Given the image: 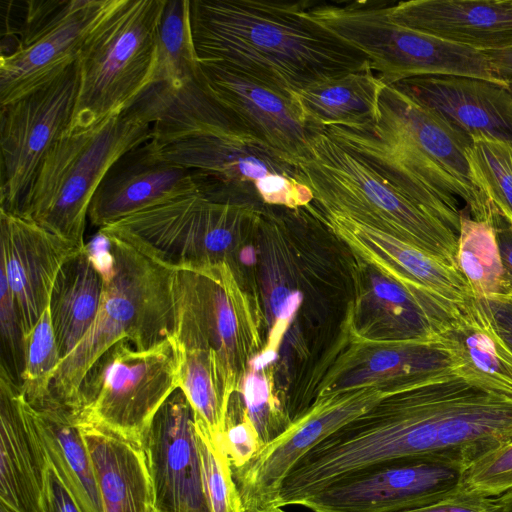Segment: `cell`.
Returning a JSON list of instances; mask_svg holds the SVG:
<instances>
[{"label":"cell","instance_id":"14","mask_svg":"<svg viewBox=\"0 0 512 512\" xmlns=\"http://www.w3.org/2000/svg\"><path fill=\"white\" fill-rule=\"evenodd\" d=\"M79 90L75 61L0 111L2 209L16 214L50 147L71 124Z\"/></svg>","mask_w":512,"mask_h":512},{"label":"cell","instance_id":"2","mask_svg":"<svg viewBox=\"0 0 512 512\" xmlns=\"http://www.w3.org/2000/svg\"><path fill=\"white\" fill-rule=\"evenodd\" d=\"M311 2L190 0L198 61L217 62L288 95L370 65L307 12Z\"/></svg>","mask_w":512,"mask_h":512},{"label":"cell","instance_id":"19","mask_svg":"<svg viewBox=\"0 0 512 512\" xmlns=\"http://www.w3.org/2000/svg\"><path fill=\"white\" fill-rule=\"evenodd\" d=\"M0 247V270L13 294L25 337L49 306L61 268L84 247L2 208Z\"/></svg>","mask_w":512,"mask_h":512},{"label":"cell","instance_id":"30","mask_svg":"<svg viewBox=\"0 0 512 512\" xmlns=\"http://www.w3.org/2000/svg\"><path fill=\"white\" fill-rule=\"evenodd\" d=\"M103 287V275L87 245L61 268L49 309L62 360L75 349L94 323Z\"/></svg>","mask_w":512,"mask_h":512},{"label":"cell","instance_id":"39","mask_svg":"<svg viewBox=\"0 0 512 512\" xmlns=\"http://www.w3.org/2000/svg\"><path fill=\"white\" fill-rule=\"evenodd\" d=\"M222 444L231 468H239L249 462L263 443L242 406L229 407Z\"/></svg>","mask_w":512,"mask_h":512},{"label":"cell","instance_id":"21","mask_svg":"<svg viewBox=\"0 0 512 512\" xmlns=\"http://www.w3.org/2000/svg\"><path fill=\"white\" fill-rule=\"evenodd\" d=\"M353 345L339 357L317 396L366 387L392 388L433 372L457 368L451 345L441 336L378 341L354 335Z\"/></svg>","mask_w":512,"mask_h":512},{"label":"cell","instance_id":"37","mask_svg":"<svg viewBox=\"0 0 512 512\" xmlns=\"http://www.w3.org/2000/svg\"><path fill=\"white\" fill-rule=\"evenodd\" d=\"M461 488L468 492L498 497L512 489V441L467 467Z\"/></svg>","mask_w":512,"mask_h":512},{"label":"cell","instance_id":"27","mask_svg":"<svg viewBox=\"0 0 512 512\" xmlns=\"http://www.w3.org/2000/svg\"><path fill=\"white\" fill-rule=\"evenodd\" d=\"M440 335L451 345L461 375L512 398V349L480 299L474 296L464 302L453 323Z\"/></svg>","mask_w":512,"mask_h":512},{"label":"cell","instance_id":"44","mask_svg":"<svg viewBox=\"0 0 512 512\" xmlns=\"http://www.w3.org/2000/svg\"><path fill=\"white\" fill-rule=\"evenodd\" d=\"M498 77L512 91V48L484 51Z\"/></svg>","mask_w":512,"mask_h":512},{"label":"cell","instance_id":"18","mask_svg":"<svg viewBox=\"0 0 512 512\" xmlns=\"http://www.w3.org/2000/svg\"><path fill=\"white\" fill-rule=\"evenodd\" d=\"M199 79L248 134L297 163L307 156L310 129L294 96L217 62L199 61Z\"/></svg>","mask_w":512,"mask_h":512},{"label":"cell","instance_id":"9","mask_svg":"<svg viewBox=\"0 0 512 512\" xmlns=\"http://www.w3.org/2000/svg\"><path fill=\"white\" fill-rule=\"evenodd\" d=\"M390 3H310L308 15L361 51L387 85L431 75L485 79L507 87L483 52L395 22Z\"/></svg>","mask_w":512,"mask_h":512},{"label":"cell","instance_id":"43","mask_svg":"<svg viewBox=\"0 0 512 512\" xmlns=\"http://www.w3.org/2000/svg\"><path fill=\"white\" fill-rule=\"evenodd\" d=\"M493 226L503 266L512 279V226L499 215Z\"/></svg>","mask_w":512,"mask_h":512},{"label":"cell","instance_id":"32","mask_svg":"<svg viewBox=\"0 0 512 512\" xmlns=\"http://www.w3.org/2000/svg\"><path fill=\"white\" fill-rule=\"evenodd\" d=\"M198 73L199 61L192 35L190 0H166L158 26L156 62L151 84L164 83L176 87L197 78Z\"/></svg>","mask_w":512,"mask_h":512},{"label":"cell","instance_id":"12","mask_svg":"<svg viewBox=\"0 0 512 512\" xmlns=\"http://www.w3.org/2000/svg\"><path fill=\"white\" fill-rule=\"evenodd\" d=\"M181 369L182 352L173 335L148 349L122 339L86 374L76 415L140 442L161 406L180 389Z\"/></svg>","mask_w":512,"mask_h":512},{"label":"cell","instance_id":"40","mask_svg":"<svg viewBox=\"0 0 512 512\" xmlns=\"http://www.w3.org/2000/svg\"><path fill=\"white\" fill-rule=\"evenodd\" d=\"M403 512H501L496 497H487L460 489L433 504Z\"/></svg>","mask_w":512,"mask_h":512},{"label":"cell","instance_id":"8","mask_svg":"<svg viewBox=\"0 0 512 512\" xmlns=\"http://www.w3.org/2000/svg\"><path fill=\"white\" fill-rule=\"evenodd\" d=\"M166 0H118L86 38L79 90L67 132L91 128L126 110L151 84Z\"/></svg>","mask_w":512,"mask_h":512},{"label":"cell","instance_id":"34","mask_svg":"<svg viewBox=\"0 0 512 512\" xmlns=\"http://www.w3.org/2000/svg\"><path fill=\"white\" fill-rule=\"evenodd\" d=\"M62 358L59 354L49 306L24 337V368L21 391L30 405L44 401Z\"/></svg>","mask_w":512,"mask_h":512},{"label":"cell","instance_id":"11","mask_svg":"<svg viewBox=\"0 0 512 512\" xmlns=\"http://www.w3.org/2000/svg\"><path fill=\"white\" fill-rule=\"evenodd\" d=\"M174 294V338L181 347L215 355L230 402L251 361L264 349L247 294L226 261L177 270Z\"/></svg>","mask_w":512,"mask_h":512},{"label":"cell","instance_id":"4","mask_svg":"<svg viewBox=\"0 0 512 512\" xmlns=\"http://www.w3.org/2000/svg\"><path fill=\"white\" fill-rule=\"evenodd\" d=\"M86 245L103 275L100 306L83 339L61 361L47 397L74 413L86 374L108 349L125 338L148 349L173 335L175 323L176 270L100 232Z\"/></svg>","mask_w":512,"mask_h":512},{"label":"cell","instance_id":"26","mask_svg":"<svg viewBox=\"0 0 512 512\" xmlns=\"http://www.w3.org/2000/svg\"><path fill=\"white\" fill-rule=\"evenodd\" d=\"M78 425L94 465L104 512H155L140 442L96 422L78 419Z\"/></svg>","mask_w":512,"mask_h":512},{"label":"cell","instance_id":"10","mask_svg":"<svg viewBox=\"0 0 512 512\" xmlns=\"http://www.w3.org/2000/svg\"><path fill=\"white\" fill-rule=\"evenodd\" d=\"M263 212L190 194L131 214L98 232L129 244L174 270L229 262L235 248L257 232Z\"/></svg>","mask_w":512,"mask_h":512},{"label":"cell","instance_id":"24","mask_svg":"<svg viewBox=\"0 0 512 512\" xmlns=\"http://www.w3.org/2000/svg\"><path fill=\"white\" fill-rule=\"evenodd\" d=\"M471 138L512 145V91L491 81L454 75L414 77L392 84Z\"/></svg>","mask_w":512,"mask_h":512},{"label":"cell","instance_id":"25","mask_svg":"<svg viewBox=\"0 0 512 512\" xmlns=\"http://www.w3.org/2000/svg\"><path fill=\"white\" fill-rule=\"evenodd\" d=\"M389 12L399 24L480 52L512 48V0H410Z\"/></svg>","mask_w":512,"mask_h":512},{"label":"cell","instance_id":"29","mask_svg":"<svg viewBox=\"0 0 512 512\" xmlns=\"http://www.w3.org/2000/svg\"><path fill=\"white\" fill-rule=\"evenodd\" d=\"M386 85L369 65L316 83L294 99L308 128L359 127L377 120Z\"/></svg>","mask_w":512,"mask_h":512},{"label":"cell","instance_id":"15","mask_svg":"<svg viewBox=\"0 0 512 512\" xmlns=\"http://www.w3.org/2000/svg\"><path fill=\"white\" fill-rule=\"evenodd\" d=\"M117 3L31 2L19 45L0 58V104L24 96L77 61L86 38Z\"/></svg>","mask_w":512,"mask_h":512},{"label":"cell","instance_id":"41","mask_svg":"<svg viewBox=\"0 0 512 512\" xmlns=\"http://www.w3.org/2000/svg\"><path fill=\"white\" fill-rule=\"evenodd\" d=\"M41 512H81L50 463L46 473Z\"/></svg>","mask_w":512,"mask_h":512},{"label":"cell","instance_id":"22","mask_svg":"<svg viewBox=\"0 0 512 512\" xmlns=\"http://www.w3.org/2000/svg\"><path fill=\"white\" fill-rule=\"evenodd\" d=\"M49 461L21 385L0 365V504L41 512Z\"/></svg>","mask_w":512,"mask_h":512},{"label":"cell","instance_id":"16","mask_svg":"<svg viewBox=\"0 0 512 512\" xmlns=\"http://www.w3.org/2000/svg\"><path fill=\"white\" fill-rule=\"evenodd\" d=\"M464 470L424 460L395 461L337 482L300 506L313 512H403L457 492Z\"/></svg>","mask_w":512,"mask_h":512},{"label":"cell","instance_id":"38","mask_svg":"<svg viewBox=\"0 0 512 512\" xmlns=\"http://www.w3.org/2000/svg\"><path fill=\"white\" fill-rule=\"evenodd\" d=\"M1 364L21 385L24 368V335L13 294L5 274L0 272Z\"/></svg>","mask_w":512,"mask_h":512},{"label":"cell","instance_id":"42","mask_svg":"<svg viewBox=\"0 0 512 512\" xmlns=\"http://www.w3.org/2000/svg\"><path fill=\"white\" fill-rule=\"evenodd\" d=\"M480 300L491 317L498 333L512 349V301L508 298Z\"/></svg>","mask_w":512,"mask_h":512},{"label":"cell","instance_id":"45","mask_svg":"<svg viewBox=\"0 0 512 512\" xmlns=\"http://www.w3.org/2000/svg\"><path fill=\"white\" fill-rule=\"evenodd\" d=\"M501 512H512V489L496 497Z\"/></svg>","mask_w":512,"mask_h":512},{"label":"cell","instance_id":"33","mask_svg":"<svg viewBox=\"0 0 512 512\" xmlns=\"http://www.w3.org/2000/svg\"><path fill=\"white\" fill-rule=\"evenodd\" d=\"M467 158L477 187L497 215L512 226V145L476 136Z\"/></svg>","mask_w":512,"mask_h":512},{"label":"cell","instance_id":"48","mask_svg":"<svg viewBox=\"0 0 512 512\" xmlns=\"http://www.w3.org/2000/svg\"><path fill=\"white\" fill-rule=\"evenodd\" d=\"M508 299H510L512 301V296L510 298H508Z\"/></svg>","mask_w":512,"mask_h":512},{"label":"cell","instance_id":"28","mask_svg":"<svg viewBox=\"0 0 512 512\" xmlns=\"http://www.w3.org/2000/svg\"><path fill=\"white\" fill-rule=\"evenodd\" d=\"M30 407L48 461L81 512H104L94 465L77 415L50 398Z\"/></svg>","mask_w":512,"mask_h":512},{"label":"cell","instance_id":"17","mask_svg":"<svg viewBox=\"0 0 512 512\" xmlns=\"http://www.w3.org/2000/svg\"><path fill=\"white\" fill-rule=\"evenodd\" d=\"M140 445L151 480L155 512H210L194 413L180 389L155 414Z\"/></svg>","mask_w":512,"mask_h":512},{"label":"cell","instance_id":"1","mask_svg":"<svg viewBox=\"0 0 512 512\" xmlns=\"http://www.w3.org/2000/svg\"><path fill=\"white\" fill-rule=\"evenodd\" d=\"M512 441V398L476 384L457 368L400 385L316 445L284 482L300 504L353 475L401 460L466 469Z\"/></svg>","mask_w":512,"mask_h":512},{"label":"cell","instance_id":"7","mask_svg":"<svg viewBox=\"0 0 512 512\" xmlns=\"http://www.w3.org/2000/svg\"><path fill=\"white\" fill-rule=\"evenodd\" d=\"M149 144L161 159L191 170L208 200L262 212L298 210L314 201L298 163L250 134L197 132Z\"/></svg>","mask_w":512,"mask_h":512},{"label":"cell","instance_id":"23","mask_svg":"<svg viewBox=\"0 0 512 512\" xmlns=\"http://www.w3.org/2000/svg\"><path fill=\"white\" fill-rule=\"evenodd\" d=\"M196 193L199 191L193 172L158 157L148 141L111 166L92 198L88 219L100 229L136 212Z\"/></svg>","mask_w":512,"mask_h":512},{"label":"cell","instance_id":"13","mask_svg":"<svg viewBox=\"0 0 512 512\" xmlns=\"http://www.w3.org/2000/svg\"><path fill=\"white\" fill-rule=\"evenodd\" d=\"M366 387L317 396L279 436L266 443L245 465L231 468L243 512L278 508L282 485L297 463L316 445L393 393Z\"/></svg>","mask_w":512,"mask_h":512},{"label":"cell","instance_id":"31","mask_svg":"<svg viewBox=\"0 0 512 512\" xmlns=\"http://www.w3.org/2000/svg\"><path fill=\"white\" fill-rule=\"evenodd\" d=\"M457 264L476 298L512 296V279L503 266L493 224L475 220L463 211Z\"/></svg>","mask_w":512,"mask_h":512},{"label":"cell","instance_id":"47","mask_svg":"<svg viewBox=\"0 0 512 512\" xmlns=\"http://www.w3.org/2000/svg\"><path fill=\"white\" fill-rule=\"evenodd\" d=\"M267 512H286V511L283 510V508H277V509H273V510H270V511H267Z\"/></svg>","mask_w":512,"mask_h":512},{"label":"cell","instance_id":"36","mask_svg":"<svg viewBox=\"0 0 512 512\" xmlns=\"http://www.w3.org/2000/svg\"><path fill=\"white\" fill-rule=\"evenodd\" d=\"M202 477L210 512H243L231 464L223 444H216L197 427Z\"/></svg>","mask_w":512,"mask_h":512},{"label":"cell","instance_id":"35","mask_svg":"<svg viewBox=\"0 0 512 512\" xmlns=\"http://www.w3.org/2000/svg\"><path fill=\"white\" fill-rule=\"evenodd\" d=\"M264 369L249 366L239 392L242 395L241 406L263 445L279 436L292 422L289 413L281 408L273 394L271 377Z\"/></svg>","mask_w":512,"mask_h":512},{"label":"cell","instance_id":"5","mask_svg":"<svg viewBox=\"0 0 512 512\" xmlns=\"http://www.w3.org/2000/svg\"><path fill=\"white\" fill-rule=\"evenodd\" d=\"M298 165L316 206L385 232L458 268V235L323 129L310 128L308 154Z\"/></svg>","mask_w":512,"mask_h":512},{"label":"cell","instance_id":"6","mask_svg":"<svg viewBox=\"0 0 512 512\" xmlns=\"http://www.w3.org/2000/svg\"><path fill=\"white\" fill-rule=\"evenodd\" d=\"M152 136V125L130 109L79 131L47 151L16 213L85 247L92 198L111 166Z\"/></svg>","mask_w":512,"mask_h":512},{"label":"cell","instance_id":"20","mask_svg":"<svg viewBox=\"0 0 512 512\" xmlns=\"http://www.w3.org/2000/svg\"><path fill=\"white\" fill-rule=\"evenodd\" d=\"M315 215L365 264L395 282L456 304L474 297L460 269L348 216L316 205Z\"/></svg>","mask_w":512,"mask_h":512},{"label":"cell","instance_id":"46","mask_svg":"<svg viewBox=\"0 0 512 512\" xmlns=\"http://www.w3.org/2000/svg\"><path fill=\"white\" fill-rule=\"evenodd\" d=\"M0 512H12L10 509L0 504Z\"/></svg>","mask_w":512,"mask_h":512},{"label":"cell","instance_id":"3","mask_svg":"<svg viewBox=\"0 0 512 512\" xmlns=\"http://www.w3.org/2000/svg\"><path fill=\"white\" fill-rule=\"evenodd\" d=\"M323 130L457 235L459 199L473 219L493 224L497 214L467 158L472 138L393 85L384 87L374 123Z\"/></svg>","mask_w":512,"mask_h":512}]
</instances>
